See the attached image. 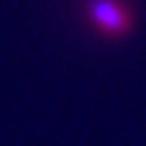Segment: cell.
Instances as JSON below:
<instances>
[{
    "instance_id": "obj_1",
    "label": "cell",
    "mask_w": 146,
    "mask_h": 146,
    "mask_svg": "<svg viewBox=\"0 0 146 146\" xmlns=\"http://www.w3.org/2000/svg\"><path fill=\"white\" fill-rule=\"evenodd\" d=\"M90 17L105 34L112 36H122L131 29V10L119 0H93Z\"/></svg>"
}]
</instances>
